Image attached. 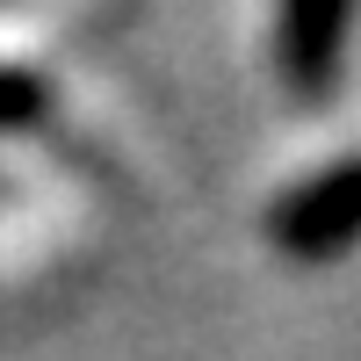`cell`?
<instances>
[{"instance_id": "1", "label": "cell", "mask_w": 361, "mask_h": 361, "mask_svg": "<svg viewBox=\"0 0 361 361\" xmlns=\"http://www.w3.org/2000/svg\"><path fill=\"white\" fill-rule=\"evenodd\" d=\"M267 246L296 267H325L361 246V152L325 159L267 209Z\"/></svg>"}, {"instance_id": "2", "label": "cell", "mask_w": 361, "mask_h": 361, "mask_svg": "<svg viewBox=\"0 0 361 361\" xmlns=\"http://www.w3.org/2000/svg\"><path fill=\"white\" fill-rule=\"evenodd\" d=\"M347 37H354V8L347 0H289L275 15V66L296 102H325L347 80Z\"/></svg>"}, {"instance_id": "3", "label": "cell", "mask_w": 361, "mask_h": 361, "mask_svg": "<svg viewBox=\"0 0 361 361\" xmlns=\"http://www.w3.org/2000/svg\"><path fill=\"white\" fill-rule=\"evenodd\" d=\"M51 80L44 73H29V66H0V137H37L51 123Z\"/></svg>"}]
</instances>
